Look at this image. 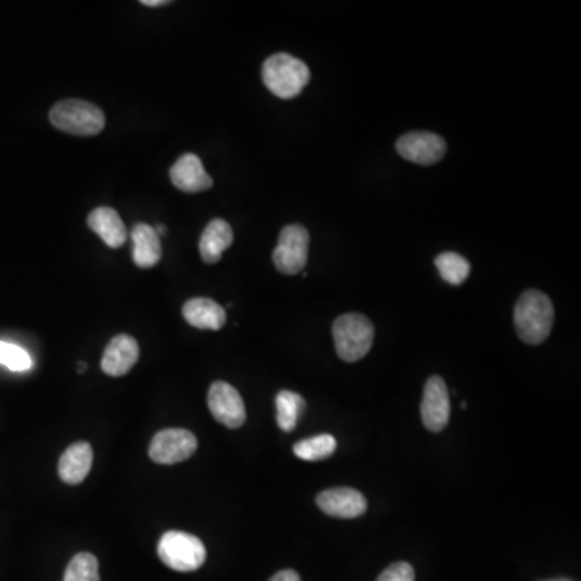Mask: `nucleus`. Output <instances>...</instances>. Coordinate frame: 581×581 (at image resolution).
Returning a JSON list of instances; mask_svg holds the SVG:
<instances>
[{
	"instance_id": "17",
	"label": "nucleus",
	"mask_w": 581,
	"mask_h": 581,
	"mask_svg": "<svg viewBox=\"0 0 581 581\" xmlns=\"http://www.w3.org/2000/svg\"><path fill=\"white\" fill-rule=\"evenodd\" d=\"M233 230L230 223L222 218H215L209 225L205 226L199 241V252L205 264L214 265L220 262L223 252L233 244Z\"/></svg>"
},
{
	"instance_id": "14",
	"label": "nucleus",
	"mask_w": 581,
	"mask_h": 581,
	"mask_svg": "<svg viewBox=\"0 0 581 581\" xmlns=\"http://www.w3.org/2000/svg\"><path fill=\"white\" fill-rule=\"evenodd\" d=\"M91 444L80 441L65 449L59 460V477L67 485H80L86 480L92 469Z\"/></svg>"
},
{
	"instance_id": "29",
	"label": "nucleus",
	"mask_w": 581,
	"mask_h": 581,
	"mask_svg": "<svg viewBox=\"0 0 581 581\" xmlns=\"http://www.w3.org/2000/svg\"><path fill=\"white\" fill-rule=\"evenodd\" d=\"M546 581H572V580H567V578H556V580H546Z\"/></svg>"
},
{
	"instance_id": "26",
	"label": "nucleus",
	"mask_w": 581,
	"mask_h": 581,
	"mask_svg": "<svg viewBox=\"0 0 581 581\" xmlns=\"http://www.w3.org/2000/svg\"><path fill=\"white\" fill-rule=\"evenodd\" d=\"M141 5L144 7H164V5H170V0H141Z\"/></svg>"
},
{
	"instance_id": "22",
	"label": "nucleus",
	"mask_w": 581,
	"mask_h": 581,
	"mask_svg": "<svg viewBox=\"0 0 581 581\" xmlns=\"http://www.w3.org/2000/svg\"><path fill=\"white\" fill-rule=\"evenodd\" d=\"M63 581H101L97 557L91 552L76 554L67 565Z\"/></svg>"
},
{
	"instance_id": "15",
	"label": "nucleus",
	"mask_w": 581,
	"mask_h": 581,
	"mask_svg": "<svg viewBox=\"0 0 581 581\" xmlns=\"http://www.w3.org/2000/svg\"><path fill=\"white\" fill-rule=\"evenodd\" d=\"M183 317L197 330H222L226 312L220 304L207 297H194L183 306Z\"/></svg>"
},
{
	"instance_id": "21",
	"label": "nucleus",
	"mask_w": 581,
	"mask_h": 581,
	"mask_svg": "<svg viewBox=\"0 0 581 581\" xmlns=\"http://www.w3.org/2000/svg\"><path fill=\"white\" fill-rule=\"evenodd\" d=\"M338 443L331 435H317L314 438L302 439L294 444V454L301 460L307 462H317V460L328 459L335 454Z\"/></svg>"
},
{
	"instance_id": "10",
	"label": "nucleus",
	"mask_w": 581,
	"mask_h": 581,
	"mask_svg": "<svg viewBox=\"0 0 581 581\" xmlns=\"http://www.w3.org/2000/svg\"><path fill=\"white\" fill-rule=\"evenodd\" d=\"M420 414H422L423 425L433 433H439L448 427L451 402H449L448 386L443 378H428L425 391H423Z\"/></svg>"
},
{
	"instance_id": "13",
	"label": "nucleus",
	"mask_w": 581,
	"mask_h": 581,
	"mask_svg": "<svg viewBox=\"0 0 581 581\" xmlns=\"http://www.w3.org/2000/svg\"><path fill=\"white\" fill-rule=\"evenodd\" d=\"M139 359L138 341L130 335H118L105 347L102 372L109 377H125Z\"/></svg>"
},
{
	"instance_id": "28",
	"label": "nucleus",
	"mask_w": 581,
	"mask_h": 581,
	"mask_svg": "<svg viewBox=\"0 0 581 581\" xmlns=\"http://www.w3.org/2000/svg\"><path fill=\"white\" fill-rule=\"evenodd\" d=\"M78 372H86V364H84V362H78Z\"/></svg>"
},
{
	"instance_id": "16",
	"label": "nucleus",
	"mask_w": 581,
	"mask_h": 581,
	"mask_svg": "<svg viewBox=\"0 0 581 581\" xmlns=\"http://www.w3.org/2000/svg\"><path fill=\"white\" fill-rule=\"evenodd\" d=\"M88 226L112 249L122 247L128 239L125 223L112 207H97L92 210L88 217Z\"/></svg>"
},
{
	"instance_id": "20",
	"label": "nucleus",
	"mask_w": 581,
	"mask_h": 581,
	"mask_svg": "<svg viewBox=\"0 0 581 581\" xmlns=\"http://www.w3.org/2000/svg\"><path fill=\"white\" fill-rule=\"evenodd\" d=\"M435 264L439 275L449 285H462L469 278L470 264L464 255L456 254V252H443L436 257Z\"/></svg>"
},
{
	"instance_id": "8",
	"label": "nucleus",
	"mask_w": 581,
	"mask_h": 581,
	"mask_svg": "<svg viewBox=\"0 0 581 581\" xmlns=\"http://www.w3.org/2000/svg\"><path fill=\"white\" fill-rule=\"evenodd\" d=\"M396 151L402 159L417 165L438 164L448 151L446 141L441 136L428 131H412L402 134L396 143Z\"/></svg>"
},
{
	"instance_id": "12",
	"label": "nucleus",
	"mask_w": 581,
	"mask_h": 581,
	"mask_svg": "<svg viewBox=\"0 0 581 581\" xmlns=\"http://www.w3.org/2000/svg\"><path fill=\"white\" fill-rule=\"evenodd\" d=\"M170 180L183 193L196 194L209 191L214 180L205 172L201 159L196 154H184L170 168Z\"/></svg>"
},
{
	"instance_id": "5",
	"label": "nucleus",
	"mask_w": 581,
	"mask_h": 581,
	"mask_svg": "<svg viewBox=\"0 0 581 581\" xmlns=\"http://www.w3.org/2000/svg\"><path fill=\"white\" fill-rule=\"evenodd\" d=\"M160 561L176 572H194L204 565L207 551L197 536L184 531H167L157 546Z\"/></svg>"
},
{
	"instance_id": "1",
	"label": "nucleus",
	"mask_w": 581,
	"mask_h": 581,
	"mask_svg": "<svg viewBox=\"0 0 581 581\" xmlns=\"http://www.w3.org/2000/svg\"><path fill=\"white\" fill-rule=\"evenodd\" d=\"M514 323L523 343L538 346L551 335L554 306L551 299L538 289H528L515 304Z\"/></svg>"
},
{
	"instance_id": "11",
	"label": "nucleus",
	"mask_w": 581,
	"mask_h": 581,
	"mask_svg": "<svg viewBox=\"0 0 581 581\" xmlns=\"http://www.w3.org/2000/svg\"><path fill=\"white\" fill-rule=\"evenodd\" d=\"M317 506L336 519H356L367 512V499L354 488H331L317 496Z\"/></svg>"
},
{
	"instance_id": "27",
	"label": "nucleus",
	"mask_w": 581,
	"mask_h": 581,
	"mask_svg": "<svg viewBox=\"0 0 581 581\" xmlns=\"http://www.w3.org/2000/svg\"><path fill=\"white\" fill-rule=\"evenodd\" d=\"M155 231H157V235L162 236L167 233V228H165V225H159V228H157Z\"/></svg>"
},
{
	"instance_id": "9",
	"label": "nucleus",
	"mask_w": 581,
	"mask_h": 581,
	"mask_svg": "<svg viewBox=\"0 0 581 581\" xmlns=\"http://www.w3.org/2000/svg\"><path fill=\"white\" fill-rule=\"evenodd\" d=\"M210 414L214 415L218 423L228 428L243 427L246 422V406L238 389L233 388L226 381H215L207 396Z\"/></svg>"
},
{
	"instance_id": "2",
	"label": "nucleus",
	"mask_w": 581,
	"mask_h": 581,
	"mask_svg": "<svg viewBox=\"0 0 581 581\" xmlns=\"http://www.w3.org/2000/svg\"><path fill=\"white\" fill-rule=\"evenodd\" d=\"M262 80L276 97L294 99L309 84L310 70L306 63L293 55L275 54L265 60Z\"/></svg>"
},
{
	"instance_id": "18",
	"label": "nucleus",
	"mask_w": 581,
	"mask_h": 581,
	"mask_svg": "<svg viewBox=\"0 0 581 581\" xmlns=\"http://www.w3.org/2000/svg\"><path fill=\"white\" fill-rule=\"evenodd\" d=\"M133 239V260L139 268H152L162 259V243L155 228L146 223H138L131 231Z\"/></svg>"
},
{
	"instance_id": "6",
	"label": "nucleus",
	"mask_w": 581,
	"mask_h": 581,
	"mask_svg": "<svg viewBox=\"0 0 581 581\" xmlns=\"http://www.w3.org/2000/svg\"><path fill=\"white\" fill-rule=\"evenodd\" d=\"M310 235L302 225H288L281 230L273 251V264L283 275H297L307 265Z\"/></svg>"
},
{
	"instance_id": "25",
	"label": "nucleus",
	"mask_w": 581,
	"mask_h": 581,
	"mask_svg": "<svg viewBox=\"0 0 581 581\" xmlns=\"http://www.w3.org/2000/svg\"><path fill=\"white\" fill-rule=\"evenodd\" d=\"M270 581H301V577L294 570H281V572L275 573Z\"/></svg>"
},
{
	"instance_id": "24",
	"label": "nucleus",
	"mask_w": 581,
	"mask_h": 581,
	"mask_svg": "<svg viewBox=\"0 0 581 581\" xmlns=\"http://www.w3.org/2000/svg\"><path fill=\"white\" fill-rule=\"evenodd\" d=\"M377 581H415V570L407 562H396L381 573Z\"/></svg>"
},
{
	"instance_id": "23",
	"label": "nucleus",
	"mask_w": 581,
	"mask_h": 581,
	"mask_svg": "<svg viewBox=\"0 0 581 581\" xmlns=\"http://www.w3.org/2000/svg\"><path fill=\"white\" fill-rule=\"evenodd\" d=\"M0 364L12 372H26L33 367V360L23 347L0 341Z\"/></svg>"
},
{
	"instance_id": "7",
	"label": "nucleus",
	"mask_w": 581,
	"mask_h": 581,
	"mask_svg": "<svg viewBox=\"0 0 581 581\" xmlns=\"http://www.w3.org/2000/svg\"><path fill=\"white\" fill-rule=\"evenodd\" d=\"M197 451L194 433L183 428H167L152 438L149 457L155 464L173 465L188 460Z\"/></svg>"
},
{
	"instance_id": "19",
	"label": "nucleus",
	"mask_w": 581,
	"mask_h": 581,
	"mask_svg": "<svg viewBox=\"0 0 581 581\" xmlns=\"http://www.w3.org/2000/svg\"><path fill=\"white\" fill-rule=\"evenodd\" d=\"M276 423L281 430L293 431L297 427L299 418L306 410V401L301 394L293 393V391H280L276 394Z\"/></svg>"
},
{
	"instance_id": "3",
	"label": "nucleus",
	"mask_w": 581,
	"mask_h": 581,
	"mask_svg": "<svg viewBox=\"0 0 581 581\" xmlns=\"http://www.w3.org/2000/svg\"><path fill=\"white\" fill-rule=\"evenodd\" d=\"M57 130L73 136H96L105 128V115L97 105L80 99L57 102L49 113Z\"/></svg>"
},
{
	"instance_id": "4",
	"label": "nucleus",
	"mask_w": 581,
	"mask_h": 581,
	"mask_svg": "<svg viewBox=\"0 0 581 581\" xmlns=\"http://www.w3.org/2000/svg\"><path fill=\"white\" fill-rule=\"evenodd\" d=\"M333 339L339 359L357 362L364 359L372 349L375 328L365 315H341L333 323Z\"/></svg>"
}]
</instances>
